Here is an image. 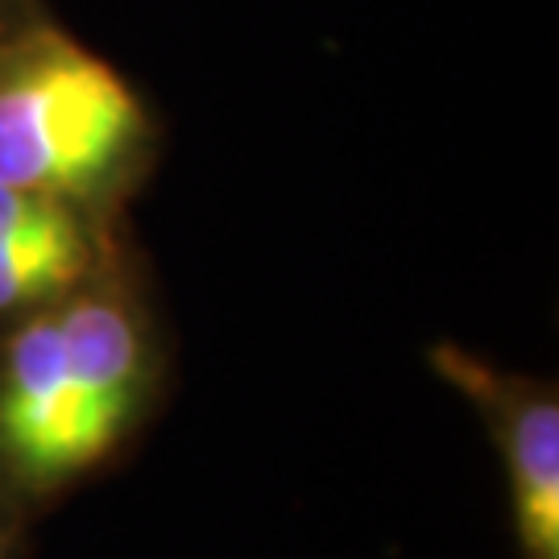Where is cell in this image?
<instances>
[{"mask_svg":"<svg viewBox=\"0 0 559 559\" xmlns=\"http://www.w3.org/2000/svg\"><path fill=\"white\" fill-rule=\"evenodd\" d=\"M141 129L117 71L75 46H46L0 80V182L41 195L83 191Z\"/></svg>","mask_w":559,"mask_h":559,"instance_id":"1","label":"cell"},{"mask_svg":"<svg viewBox=\"0 0 559 559\" xmlns=\"http://www.w3.org/2000/svg\"><path fill=\"white\" fill-rule=\"evenodd\" d=\"M0 452L38 485L71 477L108 452L75 394L59 311L21 328L9 344L0 373Z\"/></svg>","mask_w":559,"mask_h":559,"instance_id":"2","label":"cell"},{"mask_svg":"<svg viewBox=\"0 0 559 559\" xmlns=\"http://www.w3.org/2000/svg\"><path fill=\"white\" fill-rule=\"evenodd\" d=\"M67 365L80 394L83 415L104 440L112 443L120 427L129 423V411L138 402L141 381V344L133 320L117 302L87 299L59 311Z\"/></svg>","mask_w":559,"mask_h":559,"instance_id":"3","label":"cell"},{"mask_svg":"<svg viewBox=\"0 0 559 559\" xmlns=\"http://www.w3.org/2000/svg\"><path fill=\"white\" fill-rule=\"evenodd\" d=\"M514 526L526 559H559V406L531 399L506 419Z\"/></svg>","mask_w":559,"mask_h":559,"instance_id":"4","label":"cell"},{"mask_svg":"<svg viewBox=\"0 0 559 559\" xmlns=\"http://www.w3.org/2000/svg\"><path fill=\"white\" fill-rule=\"evenodd\" d=\"M92 261L80 224L0 245V311L29 307L67 290Z\"/></svg>","mask_w":559,"mask_h":559,"instance_id":"5","label":"cell"}]
</instances>
